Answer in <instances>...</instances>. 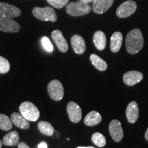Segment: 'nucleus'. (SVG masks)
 <instances>
[{
	"label": "nucleus",
	"mask_w": 148,
	"mask_h": 148,
	"mask_svg": "<svg viewBox=\"0 0 148 148\" xmlns=\"http://www.w3.org/2000/svg\"><path fill=\"white\" fill-rule=\"evenodd\" d=\"M143 37L139 29H133L130 31L125 38V48L130 54L139 52L143 45Z\"/></svg>",
	"instance_id": "1"
},
{
	"label": "nucleus",
	"mask_w": 148,
	"mask_h": 148,
	"mask_svg": "<svg viewBox=\"0 0 148 148\" xmlns=\"http://www.w3.org/2000/svg\"><path fill=\"white\" fill-rule=\"evenodd\" d=\"M19 111L21 115L28 121H36L40 116L39 110L30 101L21 103L19 106Z\"/></svg>",
	"instance_id": "2"
},
{
	"label": "nucleus",
	"mask_w": 148,
	"mask_h": 148,
	"mask_svg": "<svg viewBox=\"0 0 148 148\" xmlns=\"http://www.w3.org/2000/svg\"><path fill=\"white\" fill-rule=\"evenodd\" d=\"M91 6L88 3L82 1L71 2L66 5V11L67 14L73 16H80L87 14L91 11Z\"/></svg>",
	"instance_id": "3"
},
{
	"label": "nucleus",
	"mask_w": 148,
	"mask_h": 148,
	"mask_svg": "<svg viewBox=\"0 0 148 148\" xmlns=\"http://www.w3.org/2000/svg\"><path fill=\"white\" fill-rule=\"evenodd\" d=\"M32 14L35 18L42 21L56 22L57 21V14L53 8L50 6L44 8L35 7L32 10Z\"/></svg>",
	"instance_id": "4"
},
{
	"label": "nucleus",
	"mask_w": 148,
	"mask_h": 148,
	"mask_svg": "<svg viewBox=\"0 0 148 148\" xmlns=\"http://www.w3.org/2000/svg\"><path fill=\"white\" fill-rule=\"evenodd\" d=\"M47 91L53 100L60 101L64 97V88L59 80L53 79L47 85Z\"/></svg>",
	"instance_id": "5"
},
{
	"label": "nucleus",
	"mask_w": 148,
	"mask_h": 148,
	"mask_svg": "<svg viewBox=\"0 0 148 148\" xmlns=\"http://www.w3.org/2000/svg\"><path fill=\"white\" fill-rule=\"evenodd\" d=\"M137 5L135 1L129 0L126 1L118 7L116 9V16L119 18H127L131 16L136 11Z\"/></svg>",
	"instance_id": "6"
},
{
	"label": "nucleus",
	"mask_w": 148,
	"mask_h": 148,
	"mask_svg": "<svg viewBox=\"0 0 148 148\" xmlns=\"http://www.w3.org/2000/svg\"><path fill=\"white\" fill-rule=\"evenodd\" d=\"M21 14V10L15 5L5 2H0V16L12 18L18 17Z\"/></svg>",
	"instance_id": "7"
},
{
	"label": "nucleus",
	"mask_w": 148,
	"mask_h": 148,
	"mask_svg": "<svg viewBox=\"0 0 148 148\" xmlns=\"http://www.w3.org/2000/svg\"><path fill=\"white\" fill-rule=\"evenodd\" d=\"M20 30V25L11 18L0 16V31L5 32L16 33Z\"/></svg>",
	"instance_id": "8"
},
{
	"label": "nucleus",
	"mask_w": 148,
	"mask_h": 148,
	"mask_svg": "<svg viewBox=\"0 0 148 148\" xmlns=\"http://www.w3.org/2000/svg\"><path fill=\"white\" fill-rule=\"evenodd\" d=\"M109 132L115 142H120L123 137V131L121 123L119 120L113 119L109 124Z\"/></svg>",
	"instance_id": "9"
},
{
	"label": "nucleus",
	"mask_w": 148,
	"mask_h": 148,
	"mask_svg": "<svg viewBox=\"0 0 148 148\" xmlns=\"http://www.w3.org/2000/svg\"><path fill=\"white\" fill-rule=\"evenodd\" d=\"M66 110L70 121L73 123H78L82 119V110L80 106L74 101L68 103Z\"/></svg>",
	"instance_id": "10"
},
{
	"label": "nucleus",
	"mask_w": 148,
	"mask_h": 148,
	"mask_svg": "<svg viewBox=\"0 0 148 148\" xmlns=\"http://www.w3.org/2000/svg\"><path fill=\"white\" fill-rule=\"evenodd\" d=\"M51 38L56 45L58 49L61 52L66 53L68 51L69 46H68L67 42H66L65 38L64 37L61 31L58 30V29L53 30L51 32Z\"/></svg>",
	"instance_id": "11"
},
{
	"label": "nucleus",
	"mask_w": 148,
	"mask_h": 148,
	"mask_svg": "<svg viewBox=\"0 0 148 148\" xmlns=\"http://www.w3.org/2000/svg\"><path fill=\"white\" fill-rule=\"evenodd\" d=\"M143 78V73L137 71H130L125 73L123 76V82L127 86H134L140 82Z\"/></svg>",
	"instance_id": "12"
},
{
	"label": "nucleus",
	"mask_w": 148,
	"mask_h": 148,
	"mask_svg": "<svg viewBox=\"0 0 148 148\" xmlns=\"http://www.w3.org/2000/svg\"><path fill=\"white\" fill-rule=\"evenodd\" d=\"M114 1V0H93L92 10L98 14L104 13L112 6Z\"/></svg>",
	"instance_id": "13"
},
{
	"label": "nucleus",
	"mask_w": 148,
	"mask_h": 148,
	"mask_svg": "<svg viewBox=\"0 0 148 148\" xmlns=\"http://www.w3.org/2000/svg\"><path fill=\"white\" fill-rule=\"evenodd\" d=\"M125 114L127 121L130 123H134L137 121L138 115H139V110L138 106L136 101H133L127 105Z\"/></svg>",
	"instance_id": "14"
},
{
	"label": "nucleus",
	"mask_w": 148,
	"mask_h": 148,
	"mask_svg": "<svg viewBox=\"0 0 148 148\" xmlns=\"http://www.w3.org/2000/svg\"><path fill=\"white\" fill-rule=\"evenodd\" d=\"M71 43L74 52L77 54H82L86 49L84 39L79 35H73L71 38Z\"/></svg>",
	"instance_id": "15"
},
{
	"label": "nucleus",
	"mask_w": 148,
	"mask_h": 148,
	"mask_svg": "<svg viewBox=\"0 0 148 148\" xmlns=\"http://www.w3.org/2000/svg\"><path fill=\"white\" fill-rule=\"evenodd\" d=\"M10 119L12 123L18 128L22 130H28L29 128L30 125L28 121L25 118H24L21 113L13 112L11 114Z\"/></svg>",
	"instance_id": "16"
},
{
	"label": "nucleus",
	"mask_w": 148,
	"mask_h": 148,
	"mask_svg": "<svg viewBox=\"0 0 148 148\" xmlns=\"http://www.w3.org/2000/svg\"><path fill=\"white\" fill-rule=\"evenodd\" d=\"M102 120L101 114L95 110L90 111L89 113L86 114L85 116L84 123L87 126H95L99 124Z\"/></svg>",
	"instance_id": "17"
},
{
	"label": "nucleus",
	"mask_w": 148,
	"mask_h": 148,
	"mask_svg": "<svg viewBox=\"0 0 148 148\" xmlns=\"http://www.w3.org/2000/svg\"><path fill=\"white\" fill-rule=\"evenodd\" d=\"M123 36L120 32H115L110 38V49L112 52L116 53L120 50L122 45Z\"/></svg>",
	"instance_id": "18"
},
{
	"label": "nucleus",
	"mask_w": 148,
	"mask_h": 148,
	"mask_svg": "<svg viewBox=\"0 0 148 148\" xmlns=\"http://www.w3.org/2000/svg\"><path fill=\"white\" fill-rule=\"evenodd\" d=\"M93 42L98 50H103L106 45V37L102 31H97L93 35Z\"/></svg>",
	"instance_id": "19"
},
{
	"label": "nucleus",
	"mask_w": 148,
	"mask_h": 148,
	"mask_svg": "<svg viewBox=\"0 0 148 148\" xmlns=\"http://www.w3.org/2000/svg\"><path fill=\"white\" fill-rule=\"evenodd\" d=\"M3 144L5 146H15L19 143V135L16 131H11L3 138Z\"/></svg>",
	"instance_id": "20"
},
{
	"label": "nucleus",
	"mask_w": 148,
	"mask_h": 148,
	"mask_svg": "<svg viewBox=\"0 0 148 148\" xmlns=\"http://www.w3.org/2000/svg\"><path fill=\"white\" fill-rule=\"evenodd\" d=\"M90 60L92 65L100 71H106L107 67H108V64H107L106 61L103 60L102 58H101L100 57L96 54L90 55Z\"/></svg>",
	"instance_id": "21"
},
{
	"label": "nucleus",
	"mask_w": 148,
	"mask_h": 148,
	"mask_svg": "<svg viewBox=\"0 0 148 148\" xmlns=\"http://www.w3.org/2000/svg\"><path fill=\"white\" fill-rule=\"evenodd\" d=\"M38 128L42 134L47 136H52L54 132V128L50 123L47 121H40L38 123Z\"/></svg>",
	"instance_id": "22"
},
{
	"label": "nucleus",
	"mask_w": 148,
	"mask_h": 148,
	"mask_svg": "<svg viewBox=\"0 0 148 148\" xmlns=\"http://www.w3.org/2000/svg\"><path fill=\"white\" fill-rule=\"evenodd\" d=\"M12 123L10 118L4 114H0V129L4 131L10 130Z\"/></svg>",
	"instance_id": "23"
},
{
	"label": "nucleus",
	"mask_w": 148,
	"mask_h": 148,
	"mask_svg": "<svg viewBox=\"0 0 148 148\" xmlns=\"http://www.w3.org/2000/svg\"><path fill=\"white\" fill-rule=\"evenodd\" d=\"M91 140L92 143L99 147H103L106 145V138L101 133L95 132L92 135Z\"/></svg>",
	"instance_id": "24"
},
{
	"label": "nucleus",
	"mask_w": 148,
	"mask_h": 148,
	"mask_svg": "<svg viewBox=\"0 0 148 148\" xmlns=\"http://www.w3.org/2000/svg\"><path fill=\"white\" fill-rule=\"evenodd\" d=\"M10 69V62L4 57L0 56V73H7Z\"/></svg>",
	"instance_id": "25"
},
{
	"label": "nucleus",
	"mask_w": 148,
	"mask_h": 148,
	"mask_svg": "<svg viewBox=\"0 0 148 148\" xmlns=\"http://www.w3.org/2000/svg\"><path fill=\"white\" fill-rule=\"evenodd\" d=\"M69 0H47V3L56 8H62L67 5Z\"/></svg>",
	"instance_id": "26"
},
{
	"label": "nucleus",
	"mask_w": 148,
	"mask_h": 148,
	"mask_svg": "<svg viewBox=\"0 0 148 148\" xmlns=\"http://www.w3.org/2000/svg\"><path fill=\"white\" fill-rule=\"evenodd\" d=\"M41 42H42V47H43V48L46 51H48V52H51V51H53V45L47 37L46 36L42 37Z\"/></svg>",
	"instance_id": "27"
},
{
	"label": "nucleus",
	"mask_w": 148,
	"mask_h": 148,
	"mask_svg": "<svg viewBox=\"0 0 148 148\" xmlns=\"http://www.w3.org/2000/svg\"><path fill=\"white\" fill-rule=\"evenodd\" d=\"M37 148H47V143L45 141L40 142V143L38 144Z\"/></svg>",
	"instance_id": "28"
},
{
	"label": "nucleus",
	"mask_w": 148,
	"mask_h": 148,
	"mask_svg": "<svg viewBox=\"0 0 148 148\" xmlns=\"http://www.w3.org/2000/svg\"><path fill=\"white\" fill-rule=\"evenodd\" d=\"M18 148H30L26 143L24 142H21L18 144Z\"/></svg>",
	"instance_id": "29"
},
{
	"label": "nucleus",
	"mask_w": 148,
	"mask_h": 148,
	"mask_svg": "<svg viewBox=\"0 0 148 148\" xmlns=\"http://www.w3.org/2000/svg\"><path fill=\"white\" fill-rule=\"evenodd\" d=\"M79 1H82L83 3H89L90 2H92L93 0H79Z\"/></svg>",
	"instance_id": "30"
},
{
	"label": "nucleus",
	"mask_w": 148,
	"mask_h": 148,
	"mask_svg": "<svg viewBox=\"0 0 148 148\" xmlns=\"http://www.w3.org/2000/svg\"><path fill=\"white\" fill-rule=\"evenodd\" d=\"M145 140H147V141H148V127H147V130H146V132L145 133Z\"/></svg>",
	"instance_id": "31"
},
{
	"label": "nucleus",
	"mask_w": 148,
	"mask_h": 148,
	"mask_svg": "<svg viewBox=\"0 0 148 148\" xmlns=\"http://www.w3.org/2000/svg\"><path fill=\"white\" fill-rule=\"evenodd\" d=\"M77 148H95L92 146H88V147H82V146H79V147H77Z\"/></svg>",
	"instance_id": "32"
},
{
	"label": "nucleus",
	"mask_w": 148,
	"mask_h": 148,
	"mask_svg": "<svg viewBox=\"0 0 148 148\" xmlns=\"http://www.w3.org/2000/svg\"><path fill=\"white\" fill-rule=\"evenodd\" d=\"M2 145H3V142L0 140V148H1V147H2Z\"/></svg>",
	"instance_id": "33"
}]
</instances>
